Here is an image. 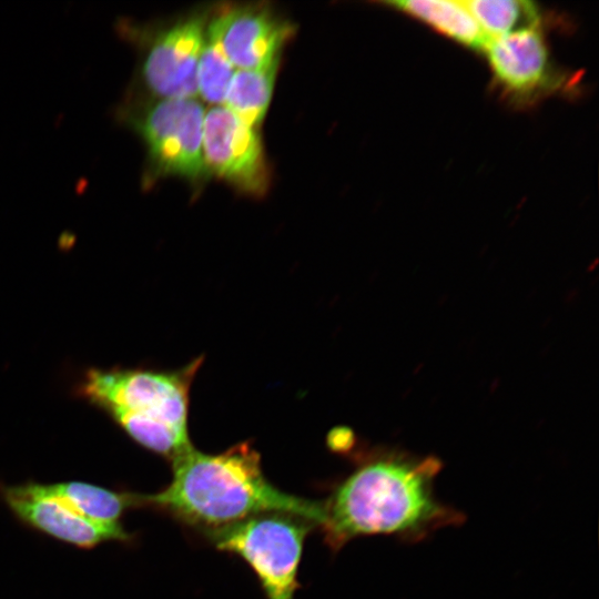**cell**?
Masks as SVG:
<instances>
[{
	"mask_svg": "<svg viewBox=\"0 0 599 599\" xmlns=\"http://www.w3.org/2000/svg\"><path fill=\"white\" fill-rule=\"evenodd\" d=\"M484 54L495 82L517 103H530L562 87L540 29L489 39Z\"/></svg>",
	"mask_w": 599,
	"mask_h": 599,
	"instance_id": "9",
	"label": "cell"
},
{
	"mask_svg": "<svg viewBox=\"0 0 599 599\" xmlns=\"http://www.w3.org/2000/svg\"><path fill=\"white\" fill-rule=\"evenodd\" d=\"M40 488L82 516L102 524H122L123 514L130 507L136 506L135 494L112 490L85 481L40 484Z\"/></svg>",
	"mask_w": 599,
	"mask_h": 599,
	"instance_id": "12",
	"label": "cell"
},
{
	"mask_svg": "<svg viewBox=\"0 0 599 599\" xmlns=\"http://www.w3.org/2000/svg\"><path fill=\"white\" fill-rule=\"evenodd\" d=\"M475 20L489 39L540 29L542 13L528 0H465Z\"/></svg>",
	"mask_w": 599,
	"mask_h": 599,
	"instance_id": "14",
	"label": "cell"
},
{
	"mask_svg": "<svg viewBox=\"0 0 599 599\" xmlns=\"http://www.w3.org/2000/svg\"><path fill=\"white\" fill-rule=\"evenodd\" d=\"M201 359L179 372L90 369L83 397L105 410L141 446L170 460L192 448L189 392Z\"/></svg>",
	"mask_w": 599,
	"mask_h": 599,
	"instance_id": "3",
	"label": "cell"
},
{
	"mask_svg": "<svg viewBox=\"0 0 599 599\" xmlns=\"http://www.w3.org/2000/svg\"><path fill=\"white\" fill-rule=\"evenodd\" d=\"M118 115L146 146L148 179L202 176L205 110L196 99H158L140 108L126 104L119 109Z\"/></svg>",
	"mask_w": 599,
	"mask_h": 599,
	"instance_id": "5",
	"label": "cell"
},
{
	"mask_svg": "<svg viewBox=\"0 0 599 599\" xmlns=\"http://www.w3.org/2000/svg\"><path fill=\"white\" fill-rule=\"evenodd\" d=\"M0 497L12 515L29 528L81 549L110 541L130 542L122 524L91 520L44 493L39 483L0 487Z\"/></svg>",
	"mask_w": 599,
	"mask_h": 599,
	"instance_id": "7",
	"label": "cell"
},
{
	"mask_svg": "<svg viewBox=\"0 0 599 599\" xmlns=\"http://www.w3.org/2000/svg\"><path fill=\"white\" fill-rule=\"evenodd\" d=\"M434 457L385 454L361 464L323 502L326 544L337 551L356 537L385 535L415 544L461 525L465 514L438 499Z\"/></svg>",
	"mask_w": 599,
	"mask_h": 599,
	"instance_id": "1",
	"label": "cell"
},
{
	"mask_svg": "<svg viewBox=\"0 0 599 599\" xmlns=\"http://www.w3.org/2000/svg\"><path fill=\"white\" fill-rule=\"evenodd\" d=\"M280 60L254 69H236L224 106L251 126L264 118L272 97Z\"/></svg>",
	"mask_w": 599,
	"mask_h": 599,
	"instance_id": "13",
	"label": "cell"
},
{
	"mask_svg": "<svg viewBox=\"0 0 599 599\" xmlns=\"http://www.w3.org/2000/svg\"><path fill=\"white\" fill-rule=\"evenodd\" d=\"M382 3L422 21L468 49L484 51L489 41L465 0H392Z\"/></svg>",
	"mask_w": 599,
	"mask_h": 599,
	"instance_id": "11",
	"label": "cell"
},
{
	"mask_svg": "<svg viewBox=\"0 0 599 599\" xmlns=\"http://www.w3.org/2000/svg\"><path fill=\"white\" fill-rule=\"evenodd\" d=\"M119 34L143 47L141 78L159 99H195L196 69L204 43V17L181 20L165 29L145 32L119 20Z\"/></svg>",
	"mask_w": 599,
	"mask_h": 599,
	"instance_id": "6",
	"label": "cell"
},
{
	"mask_svg": "<svg viewBox=\"0 0 599 599\" xmlns=\"http://www.w3.org/2000/svg\"><path fill=\"white\" fill-rule=\"evenodd\" d=\"M203 161L220 177L251 194L267 186V169L254 128L224 105L211 106L204 115Z\"/></svg>",
	"mask_w": 599,
	"mask_h": 599,
	"instance_id": "8",
	"label": "cell"
},
{
	"mask_svg": "<svg viewBox=\"0 0 599 599\" xmlns=\"http://www.w3.org/2000/svg\"><path fill=\"white\" fill-rule=\"evenodd\" d=\"M172 466L171 483L155 494H135L136 506L153 507L202 532L268 512L295 515L319 527L324 522L323 502L272 485L258 453L246 443L217 455L192 447Z\"/></svg>",
	"mask_w": 599,
	"mask_h": 599,
	"instance_id": "2",
	"label": "cell"
},
{
	"mask_svg": "<svg viewBox=\"0 0 599 599\" xmlns=\"http://www.w3.org/2000/svg\"><path fill=\"white\" fill-rule=\"evenodd\" d=\"M316 525L302 517L268 512L204 531L220 550L240 556L267 599H294L306 536Z\"/></svg>",
	"mask_w": 599,
	"mask_h": 599,
	"instance_id": "4",
	"label": "cell"
},
{
	"mask_svg": "<svg viewBox=\"0 0 599 599\" xmlns=\"http://www.w3.org/2000/svg\"><path fill=\"white\" fill-rule=\"evenodd\" d=\"M236 68L210 38L204 39L196 69L197 94L205 102L224 105Z\"/></svg>",
	"mask_w": 599,
	"mask_h": 599,
	"instance_id": "15",
	"label": "cell"
},
{
	"mask_svg": "<svg viewBox=\"0 0 599 599\" xmlns=\"http://www.w3.org/2000/svg\"><path fill=\"white\" fill-rule=\"evenodd\" d=\"M292 27L262 7L225 9L207 28L212 39L236 69H254L280 60Z\"/></svg>",
	"mask_w": 599,
	"mask_h": 599,
	"instance_id": "10",
	"label": "cell"
}]
</instances>
